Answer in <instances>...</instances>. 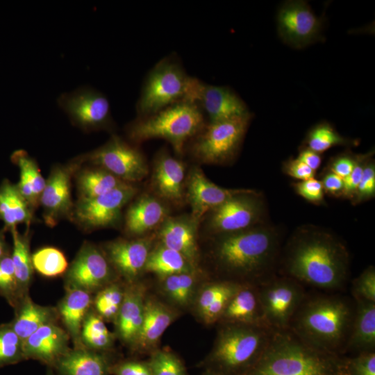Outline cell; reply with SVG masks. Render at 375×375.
<instances>
[{
    "label": "cell",
    "mask_w": 375,
    "mask_h": 375,
    "mask_svg": "<svg viewBox=\"0 0 375 375\" xmlns=\"http://www.w3.org/2000/svg\"><path fill=\"white\" fill-rule=\"evenodd\" d=\"M11 161L19 169V181L17 188L33 210L40 201V197L44 188L46 181L40 173L39 167L34 158L22 149L15 151Z\"/></svg>",
    "instance_id": "31"
},
{
    "label": "cell",
    "mask_w": 375,
    "mask_h": 375,
    "mask_svg": "<svg viewBox=\"0 0 375 375\" xmlns=\"http://www.w3.org/2000/svg\"><path fill=\"white\" fill-rule=\"evenodd\" d=\"M375 349V302L355 301L354 315L344 351L358 353Z\"/></svg>",
    "instance_id": "27"
},
{
    "label": "cell",
    "mask_w": 375,
    "mask_h": 375,
    "mask_svg": "<svg viewBox=\"0 0 375 375\" xmlns=\"http://www.w3.org/2000/svg\"><path fill=\"white\" fill-rule=\"evenodd\" d=\"M366 158H358L356 163L351 174L343 179L344 186L342 194L347 197H352L355 195L358 186L360 183L364 166V160Z\"/></svg>",
    "instance_id": "50"
},
{
    "label": "cell",
    "mask_w": 375,
    "mask_h": 375,
    "mask_svg": "<svg viewBox=\"0 0 375 375\" xmlns=\"http://www.w3.org/2000/svg\"><path fill=\"white\" fill-rule=\"evenodd\" d=\"M273 332L267 326L226 324L217 336L212 360L228 372L251 369L266 349Z\"/></svg>",
    "instance_id": "7"
},
{
    "label": "cell",
    "mask_w": 375,
    "mask_h": 375,
    "mask_svg": "<svg viewBox=\"0 0 375 375\" xmlns=\"http://www.w3.org/2000/svg\"><path fill=\"white\" fill-rule=\"evenodd\" d=\"M201 83L188 76L176 58H163L144 81L136 106L139 117L151 115L181 101L197 103Z\"/></svg>",
    "instance_id": "6"
},
{
    "label": "cell",
    "mask_w": 375,
    "mask_h": 375,
    "mask_svg": "<svg viewBox=\"0 0 375 375\" xmlns=\"http://www.w3.org/2000/svg\"><path fill=\"white\" fill-rule=\"evenodd\" d=\"M81 340L84 347L98 351L112 346L113 335L103 319L97 314L90 312L82 326Z\"/></svg>",
    "instance_id": "36"
},
{
    "label": "cell",
    "mask_w": 375,
    "mask_h": 375,
    "mask_svg": "<svg viewBox=\"0 0 375 375\" xmlns=\"http://www.w3.org/2000/svg\"><path fill=\"white\" fill-rule=\"evenodd\" d=\"M240 285L238 283L222 294L201 313L206 322L210 324L220 319L228 303Z\"/></svg>",
    "instance_id": "47"
},
{
    "label": "cell",
    "mask_w": 375,
    "mask_h": 375,
    "mask_svg": "<svg viewBox=\"0 0 375 375\" xmlns=\"http://www.w3.org/2000/svg\"><path fill=\"white\" fill-rule=\"evenodd\" d=\"M264 317L274 331L288 329L306 297L303 285L287 276H272L257 285Z\"/></svg>",
    "instance_id": "10"
},
{
    "label": "cell",
    "mask_w": 375,
    "mask_h": 375,
    "mask_svg": "<svg viewBox=\"0 0 375 375\" xmlns=\"http://www.w3.org/2000/svg\"><path fill=\"white\" fill-rule=\"evenodd\" d=\"M53 367L60 375H107L110 367L105 356L84 347L69 349Z\"/></svg>",
    "instance_id": "28"
},
{
    "label": "cell",
    "mask_w": 375,
    "mask_h": 375,
    "mask_svg": "<svg viewBox=\"0 0 375 375\" xmlns=\"http://www.w3.org/2000/svg\"><path fill=\"white\" fill-rule=\"evenodd\" d=\"M67 292L57 310L74 347H83L81 332L83 322L90 312L93 299L91 293L79 288H67Z\"/></svg>",
    "instance_id": "26"
},
{
    "label": "cell",
    "mask_w": 375,
    "mask_h": 375,
    "mask_svg": "<svg viewBox=\"0 0 375 375\" xmlns=\"http://www.w3.org/2000/svg\"><path fill=\"white\" fill-rule=\"evenodd\" d=\"M252 115L208 122L190 141L194 159L206 165L226 164L241 147Z\"/></svg>",
    "instance_id": "8"
},
{
    "label": "cell",
    "mask_w": 375,
    "mask_h": 375,
    "mask_svg": "<svg viewBox=\"0 0 375 375\" xmlns=\"http://www.w3.org/2000/svg\"><path fill=\"white\" fill-rule=\"evenodd\" d=\"M132 183H125L108 192L91 199H79L74 207V219L87 228L114 226L122 209L138 194Z\"/></svg>",
    "instance_id": "13"
},
{
    "label": "cell",
    "mask_w": 375,
    "mask_h": 375,
    "mask_svg": "<svg viewBox=\"0 0 375 375\" xmlns=\"http://www.w3.org/2000/svg\"><path fill=\"white\" fill-rule=\"evenodd\" d=\"M265 212L261 194L246 189L210 210L202 221L212 235L231 233L262 223Z\"/></svg>",
    "instance_id": "9"
},
{
    "label": "cell",
    "mask_w": 375,
    "mask_h": 375,
    "mask_svg": "<svg viewBox=\"0 0 375 375\" xmlns=\"http://www.w3.org/2000/svg\"><path fill=\"white\" fill-rule=\"evenodd\" d=\"M125 183H128L99 167L84 170L77 177L79 199L94 198Z\"/></svg>",
    "instance_id": "35"
},
{
    "label": "cell",
    "mask_w": 375,
    "mask_h": 375,
    "mask_svg": "<svg viewBox=\"0 0 375 375\" xmlns=\"http://www.w3.org/2000/svg\"><path fill=\"white\" fill-rule=\"evenodd\" d=\"M153 239L149 234L131 240H115L106 245L104 253L112 268L132 283L144 271Z\"/></svg>",
    "instance_id": "18"
},
{
    "label": "cell",
    "mask_w": 375,
    "mask_h": 375,
    "mask_svg": "<svg viewBox=\"0 0 375 375\" xmlns=\"http://www.w3.org/2000/svg\"><path fill=\"white\" fill-rule=\"evenodd\" d=\"M10 253L11 249L6 241L3 231H0V259Z\"/></svg>",
    "instance_id": "55"
},
{
    "label": "cell",
    "mask_w": 375,
    "mask_h": 375,
    "mask_svg": "<svg viewBox=\"0 0 375 375\" xmlns=\"http://www.w3.org/2000/svg\"><path fill=\"white\" fill-rule=\"evenodd\" d=\"M152 375H185L181 361L168 351H160L152 356L149 363Z\"/></svg>",
    "instance_id": "43"
},
{
    "label": "cell",
    "mask_w": 375,
    "mask_h": 375,
    "mask_svg": "<svg viewBox=\"0 0 375 375\" xmlns=\"http://www.w3.org/2000/svg\"><path fill=\"white\" fill-rule=\"evenodd\" d=\"M86 158L128 183L140 181L149 173L142 153L117 135L83 158Z\"/></svg>",
    "instance_id": "11"
},
{
    "label": "cell",
    "mask_w": 375,
    "mask_h": 375,
    "mask_svg": "<svg viewBox=\"0 0 375 375\" xmlns=\"http://www.w3.org/2000/svg\"><path fill=\"white\" fill-rule=\"evenodd\" d=\"M197 103L208 118L216 122L251 115L244 101L231 89L201 83Z\"/></svg>",
    "instance_id": "22"
},
{
    "label": "cell",
    "mask_w": 375,
    "mask_h": 375,
    "mask_svg": "<svg viewBox=\"0 0 375 375\" xmlns=\"http://www.w3.org/2000/svg\"><path fill=\"white\" fill-rule=\"evenodd\" d=\"M24 360L23 340L14 331L10 322L0 324V368Z\"/></svg>",
    "instance_id": "40"
},
{
    "label": "cell",
    "mask_w": 375,
    "mask_h": 375,
    "mask_svg": "<svg viewBox=\"0 0 375 375\" xmlns=\"http://www.w3.org/2000/svg\"><path fill=\"white\" fill-rule=\"evenodd\" d=\"M77 164L58 165L51 172L40 197L44 219L48 226H53L72 209L71 178Z\"/></svg>",
    "instance_id": "19"
},
{
    "label": "cell",
    "mask_w": 375,
    "mask_h": 375,
    "mask_svg": "<svg viewBox=\"0 0 375 375\" xmlns=\"http://www.w3.org/2000/svg\"><path fill=\"white\" fill-rule=\"evenodd\" d=\"M375 194V166L374 162H366L360 183L355 193L357 202L367 200Z\"/></svg>",
    "instance_id": "45"
},
{
    "label": "cell",
    "mask_w": 375,
    "mask_h": 375,
    "mask_svg": "<svg viewBox=\"0 0 375 375\" xmlns=\"http://www.w3.org/2000/svg\"><path fill=\"white\" fill-rule=\"evenodd\" d=\"M196 271L170 275L163 278V288L174 302L185 306L188 304L196 285Z\"/></svg>",
    "instance_id": "39"
},
{
    "label": "cell",
    "mask_w": 375,
    "mask_h": 375,
    "mask_svg": "<svg viewBox=\"0 0 375 375\" xmlns=\"http://www.w3.org/2000/svg\"><path fill=\"white\" fill-rule=\"evenodd\" d=\"M69 335L56 322L47 324L23 342L26 360L33 359L49 366L69 349Z\"/></svg>",
    "instance_id": "23"
},
{
    "label": "cell",
    "mask_w": 375,
    "mask_h": 375,
    "mask_svg": "<svg viewBox=\"0 0 375 375\" xmlns=\"http://www.w3.org/2000/svg\"><path fill=\"white\" fill-rule=\"evenodd\" d=\"M49 375H52V374H49Z\"/></svg>",
    "instance_id": "56"
},
{
    "label": "cell",
    "mask_w": 375,
    "mask_h": 375,
    "mask_svg": "<svg viewBox=\"0 0 375 375\" xmlns=\"http://www.w3.org/2000/svg\"><path fill=\"white\" fill-rule=\"evenodd\" d=\"M10 233L12 238L11 258L19 294L22 299L28 295L34 270L30 252V238L27 233H19L17 228H12Z\"/></svg>",
    "instance_id": "34"
},
{
    "label": "cell",
    "mask_w": 375,
    "mask_h": 375,
    "mask_svg": "<svg viewBox=\"0 0 375 375\" xmlns=\"http://www.w3.org/2000/svg\"><path fill=\"white\" fill-rule=\"evenodd\" d=\"M168 204L153 194L144 193L129 205L124 229L129 235L140 238L158 229L169 216Z\"/></svg>",
    "instance_id": "21"
},
{
    "label": "cell",
    "mask_w": 375,
    "mask_h": 375,
    "mask_svg": "<svg viewBox=\"0 0 375 375\" xmlns=\"http://www.w3.org/2000/svg\"><path fill=\"white\" fill-rule=\"evenodd\" d=\"M144 290L142 286L131 285L124 290V295L115 319L119 338L125 343L136 344L143 322L144 310Z\"/></svg>",
    "instance_id": "25"
},
{
    "label": "cell",
    "mask_w": 375,
    "mask_h": 375,
    "mask_svg": "<svg viewBox=\"0 0 375 375\" xmlns=\"http://www.w3.org/2000/svg\"><path fill=\"white\" fill-rule=\"evenodd\" d=\"M206 125L204 115L194 102L181 101L149 116L138 117L127 126L128 138L134 143L160 138L167 140L178 155Z\"/></svg>",
    "instance_id": "5"
},
{
    "label": "cell",
    "mask_w": 375,
    "mask_h": 375,
    "mask_svg": "<svg viewBox=\"0 0 375 375\" xmlns=\"http://www.w3.org/2000/svg\"><path fill=\"white\" fill-rule=\"evenodd\" d=\"M114 375H152L149 364L128 361L110 367Z\"/></svg>",
    "instance_id": "49"
},
{
    "label": "cell",
    "mask_w": 375,
    "mask_h": 375,
    "mask_svg": "<svg viewBox=\"0 0 375 375\" xmlns=\"http://www.w3.org/2000/svg\"><path fill=\"white\" fill-rule=\"evenodd\" d=\"M349 140L340 135L328 123L322 122L313 127L306 138L307 148L318 153L337 145H345Z\"/></svg>",
    "instance_id": "41"
},
{
    "label": "cell",
    "mask_w": 375,
    "mask_h": 375,
    "mask_svg": "<svg viewBox=\"0 0 375 375\" xmlns=\"http://www.w3.org/2000/svg\"><path fill=\"white\" fill-rule=\"evenodd\" d=\"M174 318L173 312L160 302L154 299L145 300L143 322L137 345L143 349L153 346Z\"/></svg>",
    "instance_id": "32"
},
{
    "label": "cell",
    "mask_w": 375,
    "mask_h": 375,
    "mask_svg": "<svg viewBox=\"0 0 375 375\" xmlns=\"http://www.w3.org/2000/svg\"><path fill=\"white\" fill-rule=\"evenodd\" d=\"M296 192L307 201L317 203L324 199V189L322 182L314 177L295 183Z\"/></svg>",
    "instance_id": "48"
},
{
    "label": "cell",
    "mask_w": 375,
    "mask_h": 375,
    "mask_svg": "<svg viewBox=\"0 0 375 375\" xmlns=\"http://www.w3.org/2000/svg\"><path fill=\"white\" fill-rule=\"evenodd\" d=\"M212 258L233 278L258 285L274 276L281 249L276 229L259 224L238 232L212 235Z\"/></svg>",
    "instance_id": "2"
},
{
    "label": "cell",
    "mask_w": 375,
    "mask_h": 375,
    "mask_svg": "<svg viewBox=\"0 0 375 375\" xmlns=\"http://www.w3.org/2000/svg\"><path fill=\"white\" fill-rule=\"evenodd\" d=\"M33 269L46 277H56L66 273L69 265L64 253L53 247L39 249L31 255Z\"/></svg>",
    "instance_id": "37"
},
{
    "label": "cell",
    "mask_w": 375,
    "mask_h": 375,
    "mask_svg": "<svg viewBox=\"0 0 375 375\" xmlns=\"http://www.w3.org/2000/svg\"><path fill=\"white\" fill-rule=\"evenodd\" d=\"M305 163L312 170L315 172L321 165L322 157L319 153H316L307 147L302 149L297 158Z\"/></svg>",
    "instance_id": "54"
},
{
    "label": "cell",
    "mask_w": 375,
    "mask_h": 375,
    "mask_svg": "<svg viewBox=\"0 0 375 375\" xmlns=\"http://www.w3.org/2000/svg\"><path fill=\"white\" fill-rule=\"evenodd\" d=\"M349 360L317 349L289 329L274 331L249 375H349Z\"/></svg>",
    "instance_id": "4"
},
{
    "label": "cell",
    "mask_w": 375,
    "mask_h": 375,
    "mask_svg": "<svg viewBox=\"0 0 375 375\" xmlns=\"http://www.w3.org/2000/svg\"><path fill=\"white\" fill-rule=\"evenodd\" d=\"M14 309L15 317L10 324L23 342L42 326L56 322L58 316L57 310L34 303L28 295L22 298Z\"/></svg>",
    "instance_id": "29"
},
{
    "label": "cell",
    "mask_w": 375,
    "mask_h": 375,
    "mask_svg": "<svg viewBox=\"0 0 375 375\" xmlns=\"http://www.w3.org/2000/svg\"><path fill=\"white\" fill-rule=\"evenodd\" d=\"M351 293L354 301L375 302V269L369 266L352 283Z\"/></svg>",
    "instance_id": "44"
},
{
    "label": "cell",
    "mask_w": 375,
    "mask_h": 375,
    "mask_svg": "<svg viewBox=\"0 0 375 375\" xmlns=\"http://www.w3.org/2000/svg\"><path fill=\"white\" fill-rule=\"evenodd\" d=\"M196 268L183 255L160 244L151 249L144 271L164 278L192 272L196 271Z\"/></svg>",
    "instance_id": "33"
},
{
    "label": "cell",
    "mask_w": 375,
    "mask_h": 375,
    "mask_svg": "<svg viewBox=\"0 0 375 375\" xmlns=\"http://www.w3.org/2000/svg\"><path fill=\"white\" fill-rule=\"evenodd\" d=\"M321 182L324 191L333 194H342L344 186L343 179L333 172L327 173Z\"/></svg>",
    "instance_id": "53"
},
{
    "label": "cell",
    "mask_w": 375,
    "mask_h": 375,
    "mask_svg": "<svg viewBox=\"0 0 375 375\" xmlns=\"http://www.w3.org/2000/svg\"><path fill=\"white\" fill-rule=\"evenodd\" d=\"M285 170L289 176L299 181L313 178L315 175V172L298 158L288 160Z\"/></svg>",
    "instance_id": "51"
},
{
    "label": "cell",
    "mask_w": 375,
    "mask_h": 375,
    "mask_svg": "<svg viewBox=\"0 0 375 375\" xmlns=\"http://www.w3.org/2000/svg\"><path fill=\"white\" fill-rule=\"evenodd\" d=\"M199 226L190 214L169 215L157 229V237L161 244L178 252L197 267Z\"/></svg>",
    "instance_id": "20"
},
{
    "label": "cell",
    "mask_w": 375,
    "mask_h": 375,
    "mask_svg": "<svg viewBox=\"0 0 375 375\" xmlns=\"http://www.w3.org/2000/svg\"><path fill=\"white\" fill-rule=\"evenodd\" d=\"M112 269L104 252L85 243L66 272L67 287L90 293L99 291L110 283Z\"/></svg>",
    "instance_id": "15"
},
{
    "label": "cell",
    "mask_w": 375,
    "mask_h": 375,
    "mask_svg": "<svg viewBox=\"0 0 375 375\" xmlns=\"http://www.w3.org/2000/svg\"><path fill=\"white\" fill-rule=\"evenodd\" d=\"M0 297H3L13 308L22 299L11 253L0 259Z\"/></svg>",
    "instance_id": "42"
},
{
    "label": "cell",
    "mask_w": 375,
    "mask_h": 375,
    "mask_svg": "<svg viewBox=\"0 0 375 375\" xmlns=\"http://www.w3.org/2000/svg\"><path fill=\"white\" fill-rule=\"evenodd\" d=\"M349 375H375V352L358 353L349 360Z\"/></svg>",
    "instance_id": "46"
},
{
    "label": "cell",
    "mask_w": 375,
    "mask_h": 375,
    "mask_svg": "<svg viewBox=\"0 0 375 375\" xmlns=\"http://www.w3.org/2000/svg\"><path fill=\"white\" fill-rule=\"evenodd\" d=\"M246 189L224 188L211 182L198 166L190 168L185 182V201L191 216L201 224L207 213Z\"/></svg>",
    "instance_id": "17"
},
{
    "label": "cell",
    "mask_w": 375,
    "mask_h": 375,
    "mask_svg": "<svg viewBox=\"0 0 375 375\" xmlns=\"http://www.w3.org/2000/svg\"><path fill=\"white\" fill-rule=\"evenodd\" d=\"M220 319L227 324L269 327L264 317L257 285L241 284L230 299Z\"/></svg>",
    "instance_id": "24"
},
{
    "label": "cell",
    "mask_w": 375,
    "mask_h": 375,
    "mask_svg": "<svg viewBox=\"0 0 375 375\" xmlns=\"http://www.w3.org/2000/svg\"><path fill=\"white\" fill-rule=\"evenodd\" d=\"M58 104L73 124L85 131L112 126L109 101L93 88L82 86L62 93L58 98Z\"/></svg>",
    "instance_id": "12"
},
{
    "label": "cell",
    "mask_w": 375,
    "mask_h": 375,
    "mask_svg": "<svg viewBox=\"0 0 375 375\" xmlns=\"http://www.w3.org/2000/svg\"><path fill=\"white\" fill-rule=\"evenodd\" d=\"M185 165L166 150L153 161L151 185L153 194L167 204L181 206L185 202Z\"/></svg>",
    "instance_id": "16"
},
{
    "label": "cell",
    "mask_w": 375,
    "mask_h": 375,
    "mask_svg": "<svg viewBox=\"0 0 375 375\" xmlns=\"http://www.w3.org/2000/svg\"><path fill=\"white\" fill-rule=\"evenodd\" d=\"M32 211L17 184L3 180L0 185V220L3 223V231H10L20 224L29 226Z\"/></svg>",
    "instance_id": "30"
},
{
    "label": "cell",
    "mask_w": 375,
    "mask_h": 375,
    "mask_svg": "<svg viewBox=\"0 0 375 375\" xmlns=\"http://www.w3.org/2000/svg\"><path fill=\"white\" fill-rule=\"evenodd\" d=\"M282 262L285 276L326 291L343 288L349 270L344 244L333 235L311 228L301 229L292 236Z\"/></svg>",
    "instance_id": "1"
},
{
    "label": "cell",
    "mask_w": 375,
    "mask_h": 375,
    "mask_svg": "<svg viewBox=\"0 0 375 375\" xmlns=\"http://www.w3.org/2000/svg\"><path fill=\"white\" fill-rule=\"evenodd\" d=\"M323 26V17H317L305 1H287L278 10V35L294 48L301 49L322 40Z\"/></svg>",
    "instance_id": "14"
},
{
    "label": "cell",
    "mask_w": 375,
    "mask_h": 375,
    "mask_svg": "<svg viewBox=\"0 0 375 375\" xmlns=\"http://www.w3.org/2000/svg\"><path fill=\"white\" fill-rule=\"evenodd\" d=\"M124 295V290L116 283H109L101 289L92 303L97 314L103 320L115 321Z\"/></svg>",
    "instance_id": "38"
},
{
    "label": "cell",
    "mask_w": 375,
    "mask_h": 375,
    "mask_svg": "<svg viewBox=\"0 0 375 375\" xmlns=\"http://www.w3.org/2000/svg\"><path fill=\"white\" fill-rule=\"evenodd\" d=\"M355 303L335 294L306 295L288 329L307 344L339 354L350 332Z\"/></svg>",
    "instance_id": "3"
},
{
    "label": "cell",
    "mask_w": 375,
    "mask_h": 375,
    "mask_svg": "<svg viewBox=\"0 0 375 375\" xmlns=\"http://www.w3.org/2000/svg\"><path fill=\"white\" fill-rule=\"evenodd\" d=\"M357 158L344 155L335 158L330 165V172L342 179L347 177L354 168Z\"/></svg>",
    "instance_id": "52"
}]
</instances>
